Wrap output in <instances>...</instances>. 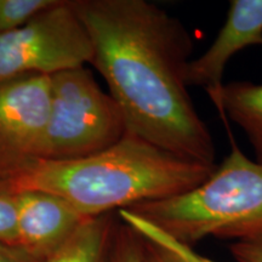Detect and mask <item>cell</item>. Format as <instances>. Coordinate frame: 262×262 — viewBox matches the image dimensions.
<instances>
[{"instance_id":"cell-1","label":"cell","mask_w":262,"mask_h":262,"mask_svg":"<svg viewBox=\"0 0 262 262\" xmlns=\"http://www.w3.org/2000/svg\"><path fill=\"white\" fill-rule=\"evenodd\" d=\"M126 134L181 158L215 166L210 131L188 93L193 51L178 18L146 0H73Z\"/></svg>"},{"instance_id":"cell-2","label":"cell","mask_w":262,"mask_h":262,"mask_svg":"<svg viewBox=\"0 0 262 262\" xmlns=\"http://www.w3.org/2000/svg\"><path fill=\"white\" fill-rule=\"evenodd\" d=\"M215 168L125 134L116 145L84 158L32 160L0 178V192L50 193L85 217H97L191 191Z\"/></svg>"},{"instance_id":"cell-3","label":"cell","mask_w":262,"mask_h":262,"mask_svg":"<svg viewBox=\"0 0 262 262\" xmlns=\"http://www.w3.org/2000/svg\"><path fill=\"white\" fill-rule=\"evenodd\" d=\"M180 243L231 241L262 233V164L233 145L204 182L181 194L127 209Z\"/></svg>"},{"instance_id":"cell-4","label":"cell","mask_w":262,"mask_h":262,"mask_svg":"<svg viewBox=\"0 0 262 262\" xmlns=\"http://www.w3.org/2000/svg\"><path fill=\"white\" fill-rule=\"evenodd\" d=\"M117 103L84 67L50 75V104L35 159L72 160L110 148L125 136Z\"/></svg>"},{"instance_id":"cell-5","label":"cell","mask_w":262,"mask_h":262,"mask_svg":"<svg viewBox=\"0 0 262 262\" xmlns=\"http://www.w3.org/2000/svg\"><path fill=\"white\" fill-rule=\"evenodd\" d=\"M94 50L72 2L58 0L14 31L0 33V81L91 63Z\"/></svg>"},{"instance_id":"cell-6","label":"cell","mask_w":262,"mask_h":262,"mask_svg":"<svg viewBox=\"0 0 262 262\" xmlns=\"http://www.w3.org/2000/svg\"><path fill=\"white\" fill-rule=\"evenodd\" d=\"M49 104L48 75L28 74L0 81V178L35 159Z\"/></svg>"},{"instance_id":"cell-7","label":"cell","mask_w":262,"mask_h":262,"mask_svg":"<svg viewBox=\"0 0 262 262\" xmlns=\"http://www.w3.org/2000/svg\"><path fill=\"white\" fill-rule=\"evenodd\" d=\"M254 45H262V0H232L225 25L214 42L189 62L188 86L204 88L222 118L226 66L238 51Z\"/></svg>"},{"instance_id":"cell-8","label":"cell","mask_w":262,"mask_h":262,"mask_svg":"<svg viewBox=\"0 0 262 262\" xmlns=\"http://www.w3.org/2000/svg\"><path fill=\"white\" fill-rule=\"evenodd\" d=\"M11 195L18 211V249L35 262H47L89 219L50 193L26 191Z\"/></svg>"},{"instance_id":"cell-9","label":"cell","mask_w":262,"mask_h":262,"mask_svg":"<svg viewBox=\"0 0 262 262\" xmlns=\"http://www.w3.org/2000/svg\"><path fill=\"white\" fill-rule=\"evenodd\" d=\"M117 225L112 212L86 219L47 262H110Z\"/></svg>"},{"instance_id":"cell-10","label":"cell","mask_w":262,"mask_h":262,"mask_svg":"<svg viewBox=\"0 0 262 262\" xmlns=\"http://www.w3.org/2000/svg\"><path fill=\"white\" fill-rule=\"evenodd\" d=\"M222 110L247 135L262 164V84L251 81H232L222 91Z\"/></svg>"},{"instance_id":"cell-11","label":"cell","mask_w":262,"mask_h":262,"mask_svg":"<svg viewBox=\"0 0 262 262\" xmlns=\"http://www.w3.org/2000/svg\"><path fill=\"white\" fill-rule=\"evenodd\" d=\"M118 216H119L120 221L130 226L141 237L168 249V250L175 254L183 262H215L211 258L199 254L192 247L180 243V242L175 241L173 238L169 237L168 234H165L159 228H157L156 226L149 224L145 219L140 217L139 215L134 214L133 211L127 210V209H123V210L118 211Z\"/></svg>"},{"instance_id":"cell-12","label":"cell","mask_w":262,"mask_h":262,"mask_svg":"<svg viewBox=\"0 0 262 262\" xmlns=\"http://www.w3.org/2000/svg\"><path fill=\"white\" fill-rule=\"evenodd\" d=\"M57 2L58 0H0V33L22 27Z\"/></svg>"},{"instance_id":"cell-13","label":"cell","mask_w":262,"mask_h":262,"mask_svg":"<svg viewBox=\"0 0 262 262\" xmlns=\"http://www.w3.org/2000/svg\"><path fill=\"white\" fill-rule=\"evenodd\" d=\"M110 262H145L142 238L124 222L114 231Z\"/></svg>"},{"instance_id":"cell-14","label":"cell","mask_w":262,"mask_h":262,"mask_svg":"<svg viewBox=\"0 0 262 262\" xmlns=\"http://www.w3.org/2000/svg\"><path fill=\"white\" fill-rule=\"evenodd\" d=\"M0 244L18 249V211L15 198L0 192Z\"/></svg>"},{"instance_id":"cell-15","label":"cell","mask_w":262,"mask_h":262,"mask_svg":"<svg viewBox=\"0 0 262 262\" xmlns=\"http://www.w3.org/2000/svg\"><path fill=\"white\" fill-rule=\"evenodd\" d=\"M229 250L238 262H262V233L233 242Z\"/></svg>"},{"instance_id":"cell-16","label":"cell","mask_w":262,"mask_h":262,"mask_svg":"<svg viewBox=\"0 0 262 262\" xmlns=\"http://www.w3.org/2000/svg\"><path fill=\"white\" fill-rule=\"evenodd\" d=\"M142 243L145 262H183L168 249L163 248L162 245L147 241L145 238H142Z\"/></svg>"},{"instance_id":"cell-17","label":"cell","mask_w":262,"mask_h":262,"mask_svg":"<svg viewBox=\"0 0 262 262\" xmlns=\"http://www.w3.org/2000/svg\"><path fill=\"white\" fill-rule=\"evenodd\" d=\"M0 262H35L21 249L0 244Z\"/></svg>"}]
</instances>
